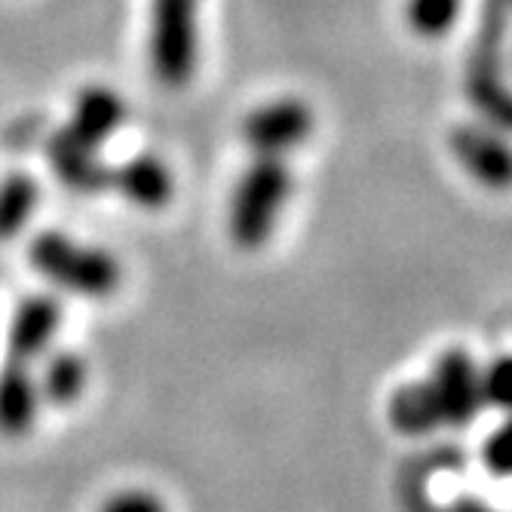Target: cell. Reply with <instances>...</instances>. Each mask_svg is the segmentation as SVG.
I'll return each mask as SVG.
<instances>
[{"label":"cell","instance_id":"cell-12","mask_svg":"<svg viewBox=\"0 0 512 512\" xmlns=\"http://www.w3.org/2000/svg\"><path fill=\"white\" fill-rule=\"evenodd\" d=\"M387 421L402 436H427L436 427H442V411H439V402H436L427 378L402 384L390 396V402H387Z\"/></svg>","mask_w":512,"mask_h":512},{"label":"cell","instance_id":"cell-1","mask_svg":"<svg viewBox=\"0 0 512 512\" xmlns=\"http://www.w3.org/2000/svg\"><path fill=\"white\" fill-rule=\"evenodd\" d=\"M289 194H292V175L286 160L276 154H258L255 163L237 181L234 197H230V212H227L230 240L246 252L261 249L276 230V221L289 203Z\"/></svg>","mask_w":512,"mask_h":512},{"label":"cell","instance_id":"cell-6","mask_svg":"<svg viewBox=\"0 0 512 512\" xmlns=\"http://www.w3.org/2000/svg\"><path fill=\"white\" fill-rule=\"evenodd\" d=\"M448 142L454 160L470 178L491 191L512 188V148L494 126H457Z\"/></svg>","mask_w":512,"mask_h":512},{"label":"cell","instance_id":"cell-16","mask_svg":"<svg viewBox=\"0 0 512 512\" xmlns=\"http://www.w3.org/2000/svg\"><path fill=\"white\" fill-rule=\"evenodd\" d=\"M408 25L421 37H442L460 16V0H408Z\"/></svg>","mask_w":512,"mask_h":512},{"label":"cell","instance_id":"cell-18","mask_svg":"<svg viewBox=\"0 0 512 512\" xmlns=\"http://www.w3.org/2000/svg\"><path fill=\"white\" fill-rule=\"evenodd\" d=\"M482 463L497 479L512 476V414H506L503 421L488 433V439L482 445Z\"/></svg>","mask_w":512,"mask_h":512},{"label":"cell","instance_id":"cell-5","mask_svg":"<svg viewBox=\"0 0 512 512\" xmlns=\"http://www.w3.org/2000/svg\"><path fill=\"white\" fill-rule=\"evenodd\" d=\"M313 132V111L301 99H276L243 120V138L255 154H276L304 145Z\"/></svg>","mask_w":512,"mask_h":512},{"label":"cell","instance_id":"cell-2","mask_svg":"<svg viewBox=\"0 0 512 512\" xmlns=\"http://www.w3.org/2000/svg\"><path fill=\"white\" fill-rule=\"evenodd\" d=\"M28 258L34 270H40L50 283L83 298H108L120 289L123 279V270L111 252L77 243L65 234H56V230L40 234L31 243Z\"/></svg>","mask_w":512,"mask_h":512},{"label":"cell","instance_id":"cell-4","mask_svg":"<svg viewBox=\"0 0 512 512\" xmlns=\"http://www.w3.org/2000/svg\"><path fill=\"white\" fill-rule=\"evenodd\" d=\"M439 411H442V427H470L479 411L485 408L482 399V368L476 365V359L451 347L445 353H439V359L430 368L427 378Z\"/></svg>","mask_w":512,"mask_h":512},{"label":"cell","instance_id":"cell-11","mask_svg":"<svg viewBox=\"0 0 512 512\" xmlns=\"http://www.w3.org/2000/svg\"><path fill=\"white\" fill-rule=\"evenodd\" d=\"M123 117H126V105L114 89L89 86L74 102V117H71L68 129L80 138L83 145L99 148L120 129Z\"/></svg>","mask_w":512,"mask_h":512},{"label":"cell","instance_id":"cell-7","mask_svg":"<svg viewBox=\"0 0 512 512\" xmlns=\"http://www.w3.org/2000/svg\"><path fill=\"white\" fill-rule=\"evenodd\" d=\"M59 322H62V307L56 298L50 295L25 298L13 310V319H10V332H7L10 359L31 365L34 359L50 353L53 338L59 332Z\"/></svg>","mask_w":512,"mask_h":512},{"label":"cell","instance_id":"cell-8","mask_svg":"<svg viewBox=\"0 0 512 512\" xmlns=\"http://www.w3.org/2000/svg\"><path fill=\"white\" fill-rule=\"evenodd\" d=\"M40 387L28 362L10 359L0 365V436L22 439L31 433L40 411Z\"/></svg>","mask_w":512,"mask_h":512},{"label":"cell","instance_id":"cell-17","mask_svg":"<svg viewBox=\"0 0 512 512\" xmlns=\"http://www.w3.org/2000/svg\"><path fill=\"white\" fill-rule=\"evenodd\" d=\"M482 399L485 408L512 414V356H497L482 368Z\"/></svg>","mask_w":512,"mask_h":512},{"label":"cell","instance_id":"cell-10","mask_svg":"<svg viewBox=\"0 0 512 512\" xmlns=\"http://www.w3.org/2000/svg\"><path fill=\"white\" fill-rule=\"evenodd\" d=\"M111 184L138 209H163L175 194L169 166L154 154L132 157L126 166L111 172Z\"/></svg>","mask_w":512,"mask_h":512},{"label":"cell","instance_id":"cell-15","mask_svg":"<svg viewBox=\"0 0 512 512\" xmlns=\"http://www.w3.org/2000/svg\"><path fill=\"white\" fill-rule=\"evenodd\" d=\"M467 92L473 96V105L494 123V129H512V96L500 86L497 74L476 65L467 80Z\"/></svg>","mask_w":512,"mask_h":512},{"label":"cell","instance_id":"cell-9","mask_svg":"<svg viewBox=\"0 0 512 512\" xmlns=\"http://www.w3.org/2000/svg\"><path fill=\"white\" fill-rule=\"evenodd\" d=\"M50 166L71 191L80 194H99L111 184V172L96 157V148L83 145L68 126L50 138Z\"/></svg>","mask_w":512,"mask_h":512},{"label":"cell","instance_id":"cell-14","mask_svg":"<svg viewBox=\"0 0 512 512\" xmlns=\"http://www.w3.org/2000/svg\"><path fill=\"white\" fill-rule=\"evenodd\" d=\"M40 200L37 181L22 172H10L0 181V240H13L28 224Z\"/></svg>","mask_w":512,"mask_h":512},{"label":"cell","instance_id":"cell-19","mask_svg":"<svg viewBox=\"0 0 512 512\" xmlns=\"http://www.w3.org/2000/svg\"><path fill=\"white\" fill-rule=\"evenodd\" d=\"M99 512H169V506L151 488H120L99 506Z\"/></svg>","mask_w":512,"mask_h":512},{"label":"cell","instance_id":"cell-3","mask_svg":"<svg viewBox=\"0 0 512 512\" xmlns=\"http://www.w3.org/2000/svg\"><path fill=\"white\" fill-rule=\"evenodd\" d=\"M151 65L163 86L181 89L197 65V0H154Z\"/></svg>","mask_w":512,"mask_h":512},{"label":"cell","instance_id":"cell-13","mask_svg":"<svg viewBox=\"0 0 512 512\" xmlns=\"http://www.w3.org/2000/svg\"><path fill=\"white\" fill-rule=\"evenodd\" d=\"M89 381V365L74 350H53L43 359V371L37 375L40 399L53 405H71L80 399Z\"/></svg>","mask_w":512,"mask_h":512}]
</instances>
